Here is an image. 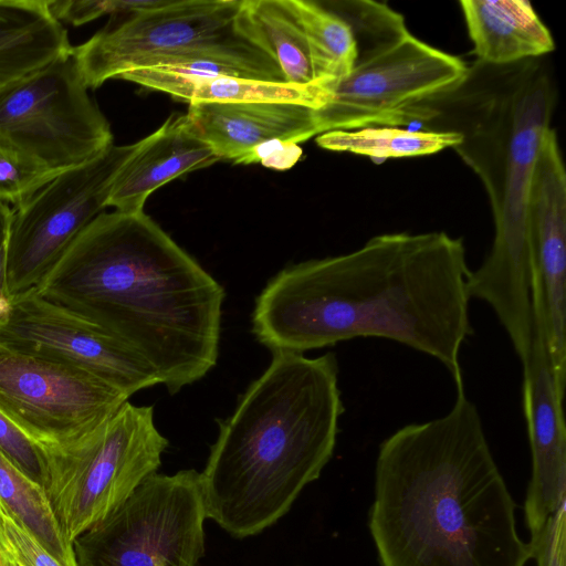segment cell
Instances as JSON below:
<instances>
[{
  "label": "cell",
  "mask_w": 566,
  "mask_h": 566,
  "mask_svg": "<svg viewBox=\"0 0 566 566\" xmlns=\"http://www.w3.org/2000/svg\"><path fill=\"white\" fill-rule=\"evenodd\" d=\"M469 274L461 238L378 234L352 252L277 272L255 298L252 333L272 353L390 339L437 359L463 387L460 352L473 335Z\"/></svg>",
  "instance_id": "1"
},
{
  "label": "cell",
  "mask_w": 566,
  "mask_h": 566,
  "mask_svg": "<svg viewBox=\"0 0 566 566\" xmlns=\"http://www.w3.org/2000/svg\"><path fill=\"white\" fill-rule=\"evenodd\" d=\"M35 292L126 346L170 395L218 361L224 289L144 211L98 214Z\"/></svg>",
  "instance_id": "2"
},
{
  "label": "cell",
  "mask_w": 566,
  "mask_h": 566,
  "mask_svg": "<svg viewBox=\"0 0 566 566\" xmlns=\"http://www.w3.org/2000/svg\"><path fill=\"white\" fill-rule=\"evenodd\" d=\"M379 446L368 526L381 566H525L530 543L464 387Z\"/></svg>",
  "instance_id": "3"
},
{
  "label": "cell",
  "mask_w": 566,
  "mask_h": 566,
  "mask_svg": "<svg viewBox=\"0 0 566 566\" xmlns=\"http://www.w3.org/2000/svg\"><path fill=\"white\" fill-rule=\"evenodd\" d=\"M556 103L555 81L539 57L509 65L476 60L459 84L411 106L420 130L462 136L453 150L489 196L494 238L467 290L492 308L521 361L534 336L527 203Z\"/></svg>",
  "instance_id": "4"
},
{
  "label": "cell",
  "mask_w": 566,
  "mask_h": 566,
  "mask_svg": "<svg viewBox=\"0 0 566 566\" xmlns=\"http://www.w3.org/2000/svg\"><path fill=\"white\" fill-rule=\"evenodd\" d=\"M219 420L200 472L207 518L235 538L275 524L333 457L344 412L335 353L276 352Z\"/></svg>",
  "instance_id": "5"
},
{
  "label": "cell",
  "mask_w": 566,
  "mask_h": 566,
  "mask_svg": "<svg viewBox=\"0 0 566 566\" xmlns=\"http://www.w3.org/2000/svg\"><path fill=\"white\" fill-rule=\"evenodd\" d=\"M240 0H169L166 4L111 17L73 54L84 83L147 67L217 62L247 78L286 82L276 62L234 27Z\"/></svg>",
  "instance_id": "6"
},
{
  "label": "cell",
  "mask_w": 566,
  "mask_h": 566,
  "mask_svg": "<svg viewBox=\"0 0 566 566\" xmlns=\"http://www.w3.org/2000/svg\"><path fill=\"white\" fill-rule=\"evenodd\" d=\"M168 440L153 406L128 400L80 439L43 448L42 483L65 538L74 542L111 515L156 473Z\"/></svg>",
  "instance_id": "7"
},
{
  "label": "cell",
  "mask_w": 566,
  "mask_h": 566,
  "mask_svg": "<svg viewBox=\"0 0 566 566\" xmlns=\"http://www.w3.org/2000/svg\"><path fill=\"white\" fill-rule=\"evenodd\" d=\"M112 144L73 52L0 90V150L34 169L56 177Z\"/></svg>",
  "instance_id": "8"
},
{
  "label": "cell",
  "mask_w": 566,
  "mask_h": 566,
  "mask_svg": "<svg viewBox=\"0 0 566 566\" xmlns=\"http://www.w3.org/2000/svg\"><path fill=\"white\" fill-rule=\"evenodd\" d=\"M207 518L200 472L154 473L78 537L80 566H198Z\"/></svg>",
  "instance_id": "9"
},
{
  "label": "cell",
  "mask_w": 566,
  "mask_h": 566,
  "mask_svg": "<svg viewBox=\"0 0 566 566\" xmlns=\"http://www.w3.org/2000/svg\"><path fill=\"white\" fill-rule=\"evenodd\" d=\"M135 146L112 144L12 209L7 260L11 300L35 290L75 238L104 212L115 176Z\"/></svg>",
  "instance_id": "10"
},
{
  "label": "cell",
  "mask_w": 566,
  "mask_h": 566,
  "mask_svg": "<svg viewBox=\"0 0 566 566\" xmlns=\"http://www.w3.org/2000/svg\"><path fill=\"white\" fill-rule=\"evenodd\" d=\"M468 65L408 34L356 67L314 109L317 136L371 126H408L407 111L459 84Z\"/></svg>",
  "instance_id": "11"
},
{
  "label": "cell",
  "mask_w": 566,
  "mask_h": 566,
  "mask_svg": "<svg viewBox=\"0 0 566 566\" xmlns=\"http://www.w3.org/2000/svg\"><path fill=\"white\" fill-rule=\"evenodd\" d=\"M128 399L84 371L0 344V411L44 448L80 439Z\"/></svg>",
  "instance_id": "12"
},
{
  "label": "cell",
  "mask_w": 566,
  "mask_h": 566,
  "mask_svg": "<svg viewBox=\"0 0 566 566\" xmlns=\"http://www.w3.org/2000/svg\"><path fill=\"white\" fill-rule=\"evenodd\" d=\"M0 344L84 371L130 397L159 385L151 368L95 325L31 290L11 300Z\"/></svg>",
  "instance_id": "13"
},
{
  "label": "cell",
  "mask_w": 566,
  "mask_h": 566,
  "mask_svg": "<svg viewBox=\"0 0 566 566\" xmlns=\"http://www.w3.org/2000/svg\"><path fill=\"white\" fill-rule=\"evenodd\" d=\"M531 272L545 305V345L564 395L566 385V171L557 134L544 136L533 170L527 203Z\"/></svg>",
  "instance_id": "14"
},
{
  "label": "cell",
  "mask_w": 566,
  "mask_h": 566,
  "mask_svg": "<svg viewBox=\"0 0 566 566\" xmlns=\"http://www.w3.org/2000/svg\"><path fill=\"white\" fill-rule=\"evenodd\" d=\"M534 336L523 368V409L532 454L524 503L531 535L566 501V428L559 392L545 345V312L533 305Z\"/></svg>",
  "instance_id": "15"
},
{
  "label": "cell",
  "mask_w": 566,
  "mask_h": 566,
  "mask_svg": "<svg viewBox=\"0 0 566 566\" xmlns=\"http://www.w3.org/2000/svg\"><path fill=\"white\" fill-rule=\"evenodd\" d=\"M187 115L219 159L235 164L263 144L298 145L317 135L314 109L300 104L193 102Z\"/></svg>",
  "instance_id": "16"
},
{
  "label": "cell",
  "mask_w": 566,
  "mask_h": 566,
  "mask_svg": "<svg viewBox=\"0 0 566 566\" xmlns=\"http://www.w3.org/2000/svg\"><path fill=\"white\" fill-rule=\"evenodd\" d=\"M219 160L187 114L171 115L154 133L136 142L115 176L108 207L119 212H142L155 190Z\"/></svg>",
  "instance_id": "17"
},
{
  "label": "cell",
  "mask_w": 566,
  "mask_h": 566,
  "mask_svg": "<svg viewBox=\"0 0 566 566\" xmlns=\"http://www.w3.org/2000/svg\"><path fill=\"white\" fill-rule=\"evenodd\" d=\"M476 60L509 65L544 57L555 42L527 0L460 1Z\"/></svg>",
  "instance_id": "18"
},
{
  "label": "cell",
  "mask_w": 566,
  "mask_h": 566,
  "mask_svg": "<svg viewBox=\"0 0 566 566\" xmlns=\"http://www.w3.org/2000/svg\"><path fill=\"white\" fill-rule=\"evenodd\" d=\"M120 80L159 91L184 102L291 103L323 107L333 88L325 84L297 85L287 82L251 80L237 76H192L168 66L140 69Z\"/></svg>",
  "instance_id": "19"
},
{
  "label": "cell",
  "mask_w": 566,
  "mask_h": 566,
  "mask_svg": "<svg viewBox=\"0 0 566 566\" xmlns=\"http://www.w3.org/2000/svg\"><path fill=\"white\" fill-rule=\"evenodd\" d=\"M73 52L50 0H0V90Z\"/></svg>",
  "instance_id": "20"
},
{
  "label": "cell",
  "mask_w": 566,
  "mask_h": 566,
  "mask_svg": "<svg viewBox=\"0 0 566 566\" xmlns=\"http://www.w3.org/2000/svg\"><path fill=\"white\" fill-rule=\"evenodd\" d=\"M234 27L276 62L287 83L325 84L317 77L310 43L290 0H240Z\"/></svg>",
  "instance_id": "21"
},
{
  "label": "cell",
  "mask_w": 566,
  "mask_h": 566,
  "mask_svg": "<svg viewBox=\"0 0 566 566\" xmlns=\"http://www.w3.org/2000/svg\"><path fill=\"white\" fill-rule=\"evenodd\" d=\"M0 502L63 566H80L74 544L65 538L43 486L1 452Z\"/></svg>",
  "instance_id": "22"
},
{
  "label": "cell",
  "mask_w": 566,
  "mask_h": 566,
  "mask_svg": "<svg viewBox=\"0 0 566 566\" xmlns=\"http://www.w3.org/2000/svg\"><path fill=\"white\" fill-rule=\"evenodd\" d=\"M461 139L462 136L455 132L371 126L327 132L316 137V144L332 151L387 159L436 154L449 147L453 148Z\"/></svg>",
  "instance_id": "23"
},
{
  "label": "cell",
  "mask_w": 566,
  "mask_h": 566,
  "mask_svg": "<svg viewBox=\"0 0 566 566\" xmlns=\"http://www.w3.org/2000/svg\"><path fill=\"white\" fill-rule=\"evenodd\" d=\"M0 452L29 478L42 483L44 471L42 446L1 411Z\"/></svg>",
  "instance_id": "24"
},
{
  "label": "cell",
  "mask_w": 566,
  "mask_h": 566,
  "mask_svg": "<svg viewBox=\"0 0 566 566\" xmlns=\"http://www.w3.org/2000/svg\"><path fill=\"white\" fill-rule=\"evenodd\" d=\"M53 178L0 150V202L15 208Z\"/></svg>",
  "instance_id": "25"
},
{
  "label": "cell",
  "mask_w": 566,
  "mask_h": 566,
  "mask_svg": "<svg viewBox=\"0 0 566 566\" xmlns=\"http://www.w3.org/2000/svg\"><path fill=\"white\" fill-rule=\"evenodd\" d=\"M0 521L9 553L17 566H63L2 504Z\"/></svg>",
  "instance_id": "26"
},
{
  "label": "cell",
  "mask_w": 566,
  "mask_h": 566,
  "mask_svg": "<svg viewBox=\"0 0 566 566\" xmlns=\"http://www.w3.org/2000/svg\"><path fill=\"white\" fill-rule=\"evenodd\" d=\"M537 566H566V501L528 542Z\"/></svg>",
  "instance_id": "27"
},
{
  "label": "cell",
  "mask_w": 566,
  "mask_h": 566,
  "mask_svg": "<svg viewBox=\"0 0 566 566\" xmlns=\"http://www.w3.org/2000/svg\"><path fill=\"white\" fill-rule=\"evenodd\" d=\"M301 155L302 149L297 144L275 140L256 147L243 164L261 163L268 168L285 170L293 167Z\"/></svg>",
  "instance_id": "28"
},
{
  "label": "cell",
  "mask_w": 566,
  "mask_h": 566,
  "mask_svg": "<svg viewBox=\"0 0 566 566\" xmlns=\"http://www.w3.org/2000/svg\"><path fill=\"white\" fill-rule=\"evenodd\" d=\"M12 209L0 202V324L8 316L11 308V297L7 286L8 240Z\"/></svg>",
  "instance_id": "29"
},
{
  "label": "cell",
  "mask_w": 566,
  "mask_h": 566,
  "mask_svg": "<svg viewBox=\"0 0 566 566\" xmlns=\"http://www.w3.org/2000/svg\"><path fill=\"white\" fill-rule=\"evenodd\" d=\"M1 505V502H0ZM0 566H17L13 558L11 557L7 542L4 538L1 521H0Z\"/></svg>",
  "instance_id": "30"
}]
</instances>
